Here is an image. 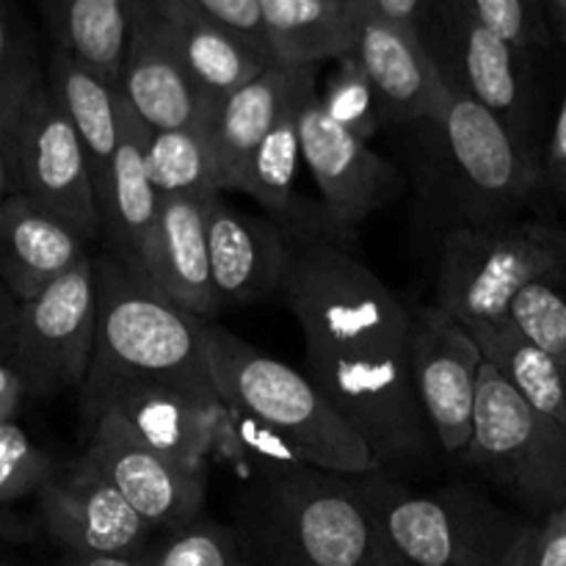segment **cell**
Here are the masks:
<instances>
[{
    "label": "cell",
    "mask_w": 566,
    "mask_h": 566,
    "mask_svg": "<svg viewBox=\"0 0 566 566\" xmlns=\"http://www.w3.org/2000/svg\"><path fill=\"white\" fill-rule=\"evenodd\" d=\"M310 376L363 434L381 468L415 464L434 440L412 390V313L340 241H298L282 285Z\"/></svg>",
    "instance_id": "obj_1"
},
{
    "label": "cell",
    "mask_w": 566,
    "mask_h": 566,
    "mask_svg": "<svg viewBox=\"0 0 566 566\" xmlns=\"http://www.w3.org/2000/svg\"><path fill=\"white\" fill-rule=\"evenodd\" d=\"M97 274V335L81 396L83 429L92 431L105 398L122 381H158L205 403L221 401L205 352V321L160 293L147 274L103 252Z\"/></svg>",
    "instance_id": "obj_2"
},
{
    "label": "cell",
    "mask_w": 566,
    "mask_h": 566,
    "mask_svg": "<svg viewBox=\"0 0 566 566\" xmlns=\"http://www.w3.org/2000/svg\"><path fill=\"white\" fill-rule=\"evenodd\" d=\"M418 213L442 235L512 221L542 171L495 116L459 92H448L440 114L415 125Z\"/></svg>",
    "instance_id": "obj_3"
},
{
    "label": "cell",
    "mask_w": 566,
    "mask_h": 566,
    "mask_svg": "<svg viewBox=\"0 0 566 566\" xmlns=\"http://www.w3.org/2000/svg\"><path fill=\"white\" fill-rule=\"evenodd\" d=\"M235 531L265 566H407L354 475L298 464L249 481Z\"/></svg>",
    "instance_id": "obj_4"
},
{
    "label": "cell",
    "mask_w": 566,
    "mask_h": 566,
    "mask_svg": "<svg viewBox=\"0 0 566 566\" xmlns=\"http://www.w3.org/2000/svg\"><path fill=\"white\" fill-rule=\"evenodd\" d=\"M205 352L219 396L280 431L307 464L343 475L381 468L363 434L310 374H298L210 321H205Z\"/></svg>",
    "instance_id": "obj_5"
},
{
    "label": "cell",
    "mask_w": 566,
    "mask_h": 566,
    "mask_svg": "<svg viewBox=\"0 0 566 566\" xmlns=\"http://www.w3.org/2000/svg\"><path fill=\"white\" fill-rule=\"evenodd\" d=\"M354 481L407 566H506L528 523L473 486L415 492L381 468Z\"/></svg>",
    "instance_id": "obj_6"
},
{
    "label": "cell",
    "mask_w": 566,
    "mask_h": 566,
    "mask_svg": "<svg viewBox=\"0 0 566 566\" xmlns=\"http://www.w3.org/2000/svg\"><path fill=\"white\" fill-rule=\"evenodd\" d=\"M464 457L531 520L566 509V426L536 412L490 363L481 365Z\"/></svg>",
    "instance_id": "obj_7"
},
{
    "label": "cell",
    "mask_w": 566,
    "mask_h": 566,
    "mask_svg": "<svg viewBox=\"0 0 566 566\" xmlns=\"http://www.w3.org/2000/svg\"><path fill=\"white\" fill-rule=\"evenodd\" d=\"M566 263V227L501 221L442 235L437 307L462 324L509 318L514 298L534 280Z\"/></svg>",
    "instance_id": "obj_8"
},
{
    "label": "cell",
    "mask_w": 566,
    "mask_h": 566,
    "mask_svg": "<svg viewBox=\"0 0 566 566\" xmlns=\"http://www.w3.org/2000/svg\"><path fill=\"white\" fill-rule=\"evenodd\" d=\"M97 335V274L94 258L44 287L39 296L17 302L9 365L31 398H55L81 390L92 365Z\"/></svg>",
    "instance_id": "obj_9"
},
{
    "label": "cell",
    "mask_w": 566,
    "mask_h": 566,
    "mask_svg": "<svg viewBox=\"0 0 566 566\" xmlns=\"http://www.w3.org/2000/svg\"><path fill=\"white\" fill-rule=\"evenodd\" d=\"M11 191L64 216L88 241L103 238L86 149L48 81H39L9 122Z\"/></svg>",
    "instance_id": "obj_10"
},
{
    "label": "cell",
    "mask_w": 566,
    "mask_h": 566,
    "mask_svg": "<svg viewBox=\"0 0 566 566\" xmlns=\"http://www.w3.org/2000/svg\"><path fill=\"white\" fill-rule=\"evenodd\" d=\"M426 44L448 86L490 111L525 149H531L534 81L528 53L481 25L459 0L437 3Z\"/></svg>",
    "instance_id": "obj_11"
},
{
    "label": "cell",
    "mask_w": 566,
    "mask_h": 566,
    "mask_svg": "<svg viewBox=\"0 0 566 566\" xmlns=\"http://www.w3.org/2000/svg\"><path fill=\"white\" fill-rule=\"evenodd\" d=\"M481 365L484 354L462 321L437 304L415 310L409 337L412 390L431 437L451 457H462L470 448Z\"/></svg>",
    "instance_id": "obj_12"
},
{
    "label": "cell",
    "mask_w": 566,
    "mask_h": 566,
    "mask_svg": "<svg viewBox=\"0 0 566 566\" xmlns=\"http://www.w3.org/2000/svg\"><path fill=\"white\" fill-rule=\"evenodd\" d=\"M302 160L324 197L332 232H346L398 199L403 175L363 142L329 119L318 94L298 108Z\"/></svg>",
    "instance_id": "obj_13"
},
{
    "label": "cell",
    "mask_w": 566,
    "mask_h": 566,
    "mask_svg": "<svg viewBox=\"0 0 566 566\" xmlns=\"http://www.w3.org/2000/svg\"><path fill=\"white\" fill-rule=\"evenodd\" d=\"M83 462L122 492L153 534H169L202 517L208 473H197L144 446L114 412L88 431Z\"/></svg>",
    "instance_id": "obj_14"
},
{
    "label": "cell",
    "mask_w": 566,
    "mask_h": 566,
    "mask_svg": "<svg viewBox=\"0 0 566 566\" xmlns=\"http://www.w3.org/2000/svg\"><path fill=\"white\" fill-rule=\"evenodd\" d=\"M39 517L64 556H138L155 539L122 492L83 459L44 484Z\"/></svg>",
    "instance_id": "obj_15"
},
{
    "label": "cell",
    "mask_w": 566,
    "mask_h": 566,
    "mask_svg": "<svg viewBox=\"0 0 566 566\" xmlns=\"http://www.w3.org/2000/svg\"><path fill=\"white\" fill-rule=\"evenodd\" d=\"M354 59L374 83L385 125H420L440 114L451 86L423 36L365 6Z\"/></svg>",
    "instance_id": "obj_16"
},
{
    "label": "cell",
    "mask_w": 566,
    "mask_h": 566,
    "mask_svg": "<svg viewBox=\"0 0 566 566\" xmlns=\"http://www.w3.org/2000/svg\"><path fill=\"white\" fill-rule=\"evenodd\" d=\"M133 20L177 55L210 111L274 66V61L235 33L224 31L182 0H130Z\"/></svg>",
    "instance_id": "obj_17"
},
{
    "label": "cell",
    "mask_w": 566,
    "mask_h": 566,
    "mask_svg": "<svg viewBox=\"0 0 566 566\" xmlns=\"http://www.w3.org/2000/svg\"><path fill=\"white\" fill-rule=\"evenodd\" d=\"M208 249L210 280L221 313L280 293L296 243L280 230V224L241 213L219 193L208 210Z\"/></svg>",
    "instance_id": "obj_18"
},
{
    "label": "cell",
    "mask_w": 566,
    "mask_h": 566,
    "mask_svg": "<svg viewBox=\"0 0 566 566\" xmlns=\"http://www.w3.org/2000/svg\"><path fill=\"white\" fill-rule=\"evenodd\" d=\"M318 66L274 64L232 92L213 108L208 122L221 191H241L249 158L276 122L315 94Z\"/></svg>",
    "instance_id": "obj_19"
},
{
    "label": "cell",
    "mask_w": 566,
    "mask_h": 566,
    "mask_svg": "<svg viewBox=\"0 0 566 566\" xmlns=\"http://www.w3.org/2000/svg\"><path fill=\"white\" fill-rule=\"evenodd\" d=\"M88 238L44 205L9 193L0 202V280L17 302L39 296L86 258Z\"/></svg>",
    "instance_id": "obj_20"
},
{
    "label": "cell",
    "mask_w": 566,
    "mask_h": 566,
    "mask_svg": "<svg viewBox=\"0 0 566 566\" xmlns=\"http://www.w3.org/2000/svg\"><path fill=\"white\" fill-rule=\"evenodd\" d=\"M147 133L149 127L138 119L119 92V142L97 202L103 241L108 247L105 252L125 260L142 274L149 269V247L160 210V193L155 191L144 164Z\"/></svg>",
    "instance_id": "obj_21"
},
{
    "label": "cell",
    "mask_w": 566,
    "mask_h": 566,
    "mask_svg": "<svg viewBox=\"0 0 566 566\" xmlns=\"http://www.w3.org/2000/svg\"><path fill=\"white\" fill-rule=\"evenodd\" d=\"M219 403L197 401L188 392L158 381H122L105 398L103 415L114 412L136 440L160 457L208 473L213 412Z\"/></svg>",
    "instance_id": "obj_22"
},
{
    "label": "cell",
    "mask_w": 566,
    "mask_h": 566,
    "mask_svg": "<svg viewBox=\"0 0 566 566\" xmlns=\"http://www.w3.org/2000/svg\"><path fill=\"white\" fill-rule=\"evenodd\" d=\"M208 197H160L158 224L149 247L147 276L182 313L210 321L219 313L210 280Z\"/></svg>",
    "instance_id": "obj_23"
},
{
    "label": "cell",
    "mask_w": 566,
    "mask_h": 566,
    "mask_svg": "<svg viewBox=\"0 0 566 566\" xmlns=\"http://www.w3.org/2000/svg\"><path fill=\"white\" fill-rule=\"evenodd\" d=\"M116 88L149 130L208 125L213 114L177 55L136 20Z\"/></svg>",
    "instance_id": "obj_24"
},
{
    "label": "cell",
    "mask_w": 566,
    "mask_h": 566,
    "mask_svg": "<svg viewBox=\"0 0 566 566\" xmlns=\"http://www.w3.org/2000/svg\"><path fill=\"white\" fill-rule=\"evenodd\" d=\"M276 64L318 66L354 53L359 17L370 0H260Z\"/></svg>",
    "instance_id": "obj_25"
},
{
    "label": "cell",
    "mask_w": 566,
    "mask_h": 566,
    "mask_svg": "<svg viewBox=\"0 0 566 566\" xmlns=\"http://www.w3.org/2000/svg\"><path fill=\"white\" fill-rule=\"evenodd\" d=\"M48 83L86 149L99 197L119 142V88L59 48L50 59Z\"/></svg>",
    "instance_id": "obj_26"
},
{
    "label": "cell",
    "mask_w": 566,
    "mask_h": 566,
    "mask_svg": "<svg viewBox=\"0 0 566 566\" xmlns=\"http://www.w3.org/2000/svg\"><path fill=\"white\" fill-rule=\"evenodd\" d=\"M468 332L479 343L484 363L523 396L536 412L566 426V365L536 346L509 318L468 321Z\"/></svg>",
    "instance_id": "obj_27"
},
{
    "label": "cell",
    "mask_w": 566,
    "mask_h": 566,
    "mask_svg": "<svg viewBox=\"0 0 566 566\" xmlns=\"http://www.w3.org/2000/svg\"><path fill=\"white\" fill-rule=\"evenodd\" d=\"M55 48L119 86L133 31L130 0H44Z\"/></svg>",
    "instance_id": "obj_28"
},
{
    "label": "cell",
    "mask_w": 566,
    "mask_h": 566,
    "mask_svg": "<svg viewBox=\"0 0 566 566\" xmlns=\"http://www.w3.org/2000/svg\"><path fill=\"white\" fill-rule=\"evenodd\" d=\"M210 459H219V464L235 470L247 479V484L263 475L307 464L280 431L224 398L213 412Z\"/></svg>",
    "instance_id": "obj_29"
},
{
    "label": "cell",
    "mask_w": 566,
    "mask_h": 566,
    "mask_svg": "<svg viewBox=\"0 0 566 566\" xmlns=\"http://www.w3.org/2000/svg\"><path fill=\"white\" fill-rule=\"evenodd\" d=\"M144 164L160 197H208L221 193L213 142L208 125L182 130H149Z\"/></svg>",
    "instance_id": "obj_30"
},
{
    "label": "cell",
    "mask_w": 566,
    "mask_h": 566,
    "mask_svg": "<svg viewBox=\"0 0 566 566\" xmlns=\"http://www.w3.org/2000/svg\"><path fill=\"white\" fill-rule=\"evenodd\" d=\"M304 103V99H302ZM287 111L274 130L260 142L243 171L241 191L263 205L274 216L293 219L296 213V177L302 160V138H298V108ZM296 221V219H293Z\"/></svg>",
    "instance_id": "obj_31"
},
{
    "label": "cell",
    "mask_w": 566,
    "mask_h": 566,
    "mask_svg": "<svg viewBox=\"0 0 566 566\" xmlns=\"http://www.w3.org/2000/svg\"><path fill=\"white\" fill-rule=\"evenodd\" d=\"M235 528L197 517L182 528L158 534L142 553L144 566H252Z\"/></svg>",
    "instance_id": "obj_32"
},
{
    "label": "cell",
    "mask_w": 566,
    "mask_h": 566,
    "mask_svg": "<svg viewBox=\"0 0 566 566\" xmlns=\"http://www.w3.org/2000/svg\"><path fill=\"white\" fill-rule=\"evenodd\" d=\"M509 321L566 365V263L531 282L514 298Z\"/></svg>",
    "instance_id": "obj_33"
},
{
    "label": "cell",
    "mask_w": 566,
    "mask_h": 566,
    "mask_svg": "<svg viewBox=\"0 0 566 566\" xmlns=\"http://www.w3.org/2000/svg\"><path fill=\"white\" fill-rule=\"evenodd\" d=\"M321 105L332 122L346 127L363 142H370L385 125L379 94H376L374 83L354 55L337 59L335 72L329 75L324 94H321Z\"/></svg>",
    "instance_id": "obj_34"
},
{
    "label": "cell",
    "mask_w": 566,
    "mask_h": 566,
    "mask_svg": "<svg viewBox=\"0 0 566 566\" xmlns=\"http://www.w3.org/2000/svg\"><path fill=\"white\" fill-rule=\"evenodd\" d=\"M59 473L53 457L28 437L14 420L0 423V506L42 492Z\"/></svg>",
    "instance_id": "obj_35"
},
{
    "label": "cell",
    "mask_w": 566,
    "mask_h": 566,
    "mask_svg": "<svg viewBox=\"0 0 566 566\" xmlns=\"http://www.w3.org/2000/svg\"><path fill=\"white\" fill-rule=\"evenodd\" d=\"M459 3L481 25H486L525 53L551 44V28H547L539 0H459Z\"/></svg>",
    "instance_id": "obj_36"
},
{
    "label": "cell",
    "mask_w": 566,
    "mask_h": 566,
    "mask_svg": "<svg viewBox=\"0 0 566 566\" xmlns=\"http://www.w3.org/2000/svg\"><path fill=\"white\" fill-rule=\"evenodd\" d=\"M506 566H566V509L528 520Z\"/></svg>",
    "instance_id": "obj_37"
},
{
    "label": "cell",
    "mask_w": 566,
    "mask_h": 566,
    "mask_svg": "<svg viewBox=\"0 0 566 566\" xmlns=\"http://www.w3.org/2000/svg\"><path fill=\"white\" fill-rule=\"evenodd\" d=\"M182 3H188L193 11L208 17L210 22L221 25L224 31L235 33L238 39L258 48L260 53H265L276 64L274 53H271L269 33H265L263 3L260 0H182Z\"/></svg>",
    "instance_id": "obj_38"
},
{
    "label": "cell",
    "mask_w": 566,
    "mask_h": 566,
    "mask_svg": "<svg viewBox=\"0 0 566 566\" xmlns=\"http://www.w3.org/2000/svg\"><path fill=\"white\" fill-rule=\"evenodd\" d=\"M39 81H42V75L36 72L20 39L11 31L9 17L0 9V103L17 105Z\"/></svg>",
    "instance_id": "obj_39"
},
{
    "label": "cell",
    "mask_w": 566,
    "mask_h": 566,
    "mask_svg": "<svg viewBox=\"0 0 566 566\" xmlns=\"http://www.w3.org/2000/svg\"><path fill=\"white\" fill-rule=\"evenodd\" d=\"M440 0H370L376 11L426 39Z\"/></svg>",
    "instance_id": "obj_40"
},
{
    "label": "cell",
    "mask_w": 566,
    "mask_h": 566,
    "mask_svg": "<svg viewBox=\"0 0 566 566\" xmlns=\"http://www.w3.org/2000/svg\"><path fill=\"white\" fill-rule=\"evenodd\" d=\"M545 177L566 205V94L562 99V108H558L556 125H553L551 144H547Z\"/></svg>",
    "instance_id": "obj_41"
},
{
    "label": "cell",
    "mask_w": 566,
    "mask_h": 566,
    "mask_svg": "<svg viewBox=\"0 0 566 566\" xmlns=\"http://www.w3.org/2000/svg\"><path fill=\"white\" fill-rule=\"evenodd\" d=\"M22 398H25V390H22L20 376L14 374L9 359L0 357V423L3 420H14Z\"/></svg>",
    "instance_id": "obj_42"
},
{
    "label": "cell",
    "mask_w": 566,
    "mask_h": 566,
    "mask_svg": "<svg viewBox=\"0 0 566 566\" xmlns=\"http://www.w3.org/2000/svg\"><path fill=\"white\" fill-rule=\"evenodd\" d=\"M17 105L0 103V202H3L9 193H14L11 191V169H9V122L11 116H14Z\"/></svg>",
    "instance_id": "obj_43"
},
{
    "label": "cell",
    "mask_w": 566,
    "mask_h": 566,
    "mask_svg": "<svg viewBox=\"0 0 566 566\" xmlns=\"http://www.w3.org/2000/svg\"><path fill=\"white\" fill-rule=\"evenodd\" d=\"M17 298L9 291H0V357L9 359L11 340H14Z\"/></svg>",
    "instance_id": "obj_44"
},
{
    "label": "cell",
    "mask_w": 566,
    "mask_h": 566,
    "mask_svg": "<svg viewBox=\"0 0 566 566\" xmlns=\"http://www.w3.org/2000/svg\"><path fill=\"white\" fill-rule=\"evenodd\" d=\"M55 566H144L138 556H64Z\"/></svg>",
    "instance_id": "obj_45"
},
{
    "label": "cell",
    "mask_w": 566,
    "mask_h": 566,
    "mask_svg": "<svg viewBox=\"0 0 566 566\" xmlns=\"http://www.w3.org/2000/svg\"><path fill=\"white\" fill-rule=\"evenodd\" d=\"M553 6H556V11H558V17H562V20L566 22V0H551Z\"/></svg>",
    "instance_id": "obj_46"
},
{
    "label": "cell",
    "mask_w": 566,
    "mask_h": 566,
    "mask_svg": "<svg viewBox=\"0 0 566 566\" xmlns=\"http://www.w3.org/2000/svg\"><path fill=\"white\" fill-rule=\"evenodd\" d=\"M343 3H354V0H343Z\"/></svg>",
    "instance_id": "obj_47"
}]
</instances>
